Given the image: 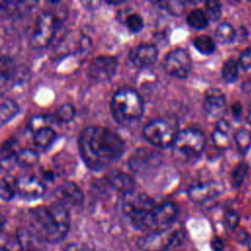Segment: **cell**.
<instances>
[{
	"label": "cell",
	"mask_w": 251,
	"mask_h": 251,
	"mask_svg": "<svg viewBox=\"0 0 251 251\" xmlns=\"http://www.w3.org/2000/svg\"><path fill=\"white\" fill-rule=\"evenodd\" d=\"M77 143L81 159L93 171L109 167L125 151L123 139L115 131L101 126L85 127L80 132Z\"/></svg>",
	"instance_id": "cell-1"
},
{
	"label": "cell",
	"mask_w": 251,
	"mask_h": 251,
	"mask_svg": "<svg viewBox=\"0 0 251 251\" xmlns=\"http://www.w3.org/2000/svg\"><path fill=\"white\" fill-rule=\"evenodd\" d=\"M32 235L46 243H57L65 238L70 229L69 210L60 203H52L33 209L28 218Z\"/></svg>",
	"instance_id": "cell-2"
},
{
	"label": "cell",
	"mask_w": 251,
	"mask_h": 251,
	"mask_svg": "<svg viewBox=\"0 0 251 251\" xmlns=\"http://www.w3.org/2000/svg\"><path fill=\"white\" fill-rule=\"evenodd\" d=\"M110 107L113 118L122 126H129L137 122L144 112L142 97L130 87L118 89L111 99Z\"/></svg>",
	"instance_id": "cell-3"
},
{
	"label": "cell",
	"mask_w": 251,
	"mask_h": 251,
	"mask_svg": "<svg viewBox=\"0 0 251 251\" xmlns=\"http://www.w3.org/2000/svg\"><path fill=\"white\" fill-rule=\"evenodd\" d=\"M178 132L177 123L173 118H158L147 123L142 130L143 137L155 147L172 146Z\"/></svg>",
	"instance_id": "cell-4"
},
{
	"label": "cell",
	"mask_w": 251,
	"mask_h": 251,
	"mask_svg": "<svg viewBox=\"0 0 251 251\" xmlns=\"http://www.w3.org/2000/svg\"><path fill=\"white\" fill-rule=\"evenodd\" d=\"M155 205V201L150 196L134 190L124 193L122 198V210L137 229L140 228Z\"/></svg>",
	"instance_id": "cell-5"
},
{
	"label": "cell",
	"mask_w": 251,
	"mask_h": 251,
	"mask_svg": "<svg viewBox=\"0 0 251 251\" xmlns=\"http://www.w3.org/2000/svg\"><path fill=\"white\" fill-rule=\"evenodd\" d=\"M59 19L52 11L41 12L34 23L29 43L35 49L47 47L54 39L58 30Z\"/></svg>",
	"instance_id": "cell-6"
},
{
	"label": "cell",
	"mask_w": 251,
	"mask_h": 251,
	"mask_svg": "<svg viewBox=\"0 0 251 251\" xmlns=\"http://www.w3.org/2000/svg\"><path fill=\"white\" fill-rule=\"evenodd\" d=\"M177 215L176 206L170 201L156 204L140 226L146 233L162 231L171 228Z\"/></svg>",
	"instance_id": "cell-7"
},
{
	"label": "cell",
	"mask_w": 251,
	"mask_h": 251,
	"mask_svg": "<svg viewBox=\"0 0 251 251\" xmlns=\"http://www.w3.org/2000/svg\"><path fill=\"white\" fill-rule=\"evenodd\" d=\"M172 146L180 155L196 157L203 152L206 146V136L198 128H184L178 130Z\"/></svg>",
	"instance_id": "cell-8"
},
{
	"label": "cell",
	"mask_w": 251,
	"mask_h": 251,
	"mask_svg": "<svg viewBox=\"0 0 251 251\" xmlns=\"http://www.w3.org/2000/svg\"><path fill=\"white\" fill-rule=\"evenodd\" d=\"M183 237L182 230L168 228L146 233L139 239L138 246L143 251H167L169 248L181 243Z\"/></svg>",
	"instance_id": "cell-9"
},
{
	"label": "cell",
	"mask_w": 251,
	"mask_h": 251,
	"mask_svg": "<svg viewBox=\"0 0 251 251\" xmlns=\"http://www.w3.org/2000/svg\"><path fill=\"white\" fill-rule=\"evenodd\" d=\"M192 60L189 53L182 49L176 48L170 51L164 59L165 71L177 78H185L190 74Z\"/></svg>",
	"instance_id": "cell-10"
},
{
	"label": "cell",
	"mask_w": 251,
	"mask_h": 251,
	"mask_svg": "<svg viewBox=\"0 0 251 251\" xmlns=\"http://www.w3.org/2000/svg\"><path fill=\"white\" fill-rule=\"evenodd\" d=\"M45 190L43 181L34 176H22L17 178V195L25 201L41 198Z\"/></svg>",
	"instance_id": "cell-11"
},
{
	"label": "cell",
	"mask_w": 251,
	"mask_h": 251,
	"mask_svg": "<svg viewBox=\"0 0 251 251\" xmlns=\"http://www.w3.org/2000/svg\"><path fill=\"white\" fill-rule=\"evenodd\" d=\"M118 68V61L112 56H99L94 58L89 67L88 75L96 81H105L114 76Z\"/></svg>",
	"instance_id": "cell-12"
},
{
	"label": "cell",
	"mask_w": 251,
	"mask_h": 251,
	"mask_svg": "<svg viewBox=\"0 0 251 251\" xmlns=\"http://www.w3.org/2000/svg\"><path fill=\"white\" fill-rule=\"evenodd\" d=\"M223 190L220 183L216 181L195 184L188 189V197L194 203L202 204L218 197Z\"/></svg>",
	"instance_id": "cell-13"
},
{
	"label": "cell",
	"mask_w": 251,
	"mask_h": 251,
	"mask_svg": "<svg viewBox=\"0 0 251 251\" xmlns=\"http://www.w3.org/2000/svg\"><path fill=\"white\" fill-rule=\"evenodd\" d=\"M128 58L136 67H147L156 62L158 58V49L153 44L142 43L133 47L129 51Z\"/></svg>",
	"instance_id": "cell-14"
},
{
	"label": "cell",
	"mask_w": 251,
	"mask_h": 251,
	"mask_svg": "<svg viewBox=\"0 0 251 251\" xmlns=\"http://www.w3.org/2000/svg\"><path fill=\"white\" fill-rule=\"evenodd\" d=\"M55 195L58 203L66 206H78L83 202V194L80 188L72 181H65L57 186Z\"/></svg>",
	"instance_id": "cell-15"
},
{
	"label": "cell",
	"mask_w": 251,
	"mask_h": 251,
	"mask_svg": "<svg viewBox=\"0 0 251 251\" xmlns=\"http://www.w3.org/2000/svg\"><path fill=\"white\" fill-rule=\"evenodd\" d=\"M203 107L209 116L221 118L226 110L225 94L218 88L208 89L204 95Z\"/></svg>",
	"instance_id": "cell-16"
},
{
	"label": "cell",
	"mask_w": 251,
	"mask_h": 251,
	"mask_svg": "<svg viewBox=\"0 0 251 251\" xmlns=\"http://www.w3.org/2000/svg\"><path fill=\"white\" fill-rule=\"evenodd\" d=\"M20 151L18 142L10 139L0 147V172H9L17 165V156Z\"/></svg>",
	"instance_id": "cell-17"
},
{
	"label": "cell",
	"mask_w": 251,
	"mask_h": 251,
	"mask_svg": "<svg viewBox=\"0 0 251 251\" xmlns=\"http://www.w3.org/2000/svg\"><path fill=\"white\" fill-rule=\"evenodd\" d=\"M17 67L8 56L0 55V91L8 88L16 81Z\"/></svg>",
	"instance_id": "cell-18"
},
{
	"label": "cell",
	"mask_w": 251,
	"mask_h": 251,
	"mask_svg": "<svg viewBox=\"0 0 251 251\" xmlns=\"http://www.w3.org/2000/svg\"><path fill=\"white\" fill-rule=\"evenodd\" d=\"M106 179L113 188L122 191L123 193L132 191L135 184L133 177L130 175L122 171L111 172L106 176Z\"/></svg>",
	"instance_id": "cell-19"
},
{
	"label": "cell",
	"mask_w": 251,
	"mask_h": 251,
	"mask_svg": "<svg viewBox=\"0 0 251 251\" xmlns=\"http://www.w3.org/2000/svg\"><path fill=\"white\" fill-rule=\"evenodd\" d=\"M20 112L18 103L10 97L0 95V126L13 120Z\"/></svg>",
	"instance_id": "cell-20"
},
{
	"label": "cell",
	"mask_w": 251,
	"mask_h": 251,
	"mask_svg": "<svg viewBox=\"0 0 251 251\" xmlns=\"http://www.w3.org/2000/svg\"><path fill=\"white\" fill-rule=\"evenodd\" d=\"M56 138V131L49 126L39 127L33 131V143L37 149L49 148Z\"/></svg>",
	"instance_id": "cell-21"
},
{
	"label": "cell",
	"mask_w": 251,
	"mask_h": 251,
	"mask_svg": "<svg viewBox=\"0 0 251 251\" xmlns=\"http://www.w3.org/2000/svg\"><path fill=\"white\" fill-rule=\"evenodd\" d=\"M155 159L156 157H154V152L141 148L140 150L136 151L134 155H132L129 164L133 171L139 172L144 168L150 167L154 163Z\"/></svg>",
	"instance_id": "cell-22"
},
{
	"label": "cell",
	"mask_w": 251,
	"mask_h": 251,
	"mask_svg": "<svg viewBox=\"0 0 251 251\" xmlns=\"http://www.w3.org/2000/svg\"><path fill=\"white\" fill-rule=\"evenodd\" d=\"M17 195V178L12 176H5L0 179V198L10 201Z\"/></svg>",
	"instance_id": "cell-23"
},
{
	"label": "cell",
	"mask_w": 251,
	"mask_h": 251,
	"mask_svg": "<svg viewBox=\"0 0 251 251\" xmlns=\"http://www.w3.org/2000/svg\"><path fill=\"white\" fill-rule=\"evenodd\" d=\"M39 161V155L36 150L30 148L20 149L17 156V165L21 168L34 167Z\"/></svg>",
	"instance_id": "cell-24"
},
{
	"label": "cell",
	"mask_w": 251,
	"mask_h": 251,
	"mask_svg": "<svg viewBox=\"0 0 251 251\" xmlns=\"http://www.w3.org/2000/svg\"><path fill=\"white\" fill-rule=\"evenodd\" d=\"M215 35L221 43L227 44L231 43L235 39L236 31L231 25L227 23H223L217 26L215 30Z\"/></svg>",
	"instance_id": "cell-25"
},
{
	"label": "cell",
	"mask_w": 251,
	"mask_h": 251,
	"mask_svg": "<svg viewBox=\"0 0 251 251\" xmlns=\"http://www.w3.org/2000/svg\"><path fill=\"white\" fill-rule=\"evenodd\" d=\"M193 46L203 55H211L216 51L215 41L208 35H200L194 38Z\"/></svg>",
	"instance_id": "cell-26"
},
{
	"label": "cell",
	"mask_w": 251,
	"mask_h": 251,
	"mask_svg": "<svg viewBox=\"0 0 251 251\" xmlns=\"http://www.w3.org/2000/svg\"><path fill=\"white\" fill-rule=\"evenodd\" d=\"M187 24L196 29H203L205 27H207V25H209V20L205 14L204 11L200 10V9H195L192 10L187 18H186Z\"/></svg>",
	"instance_id": "cell-27"
},
{
	"label": "cell",
	"mask_w": 251,
	"mask_h": 251,
	"mask_svg": "<svg viewBox=\"0 0 251 251\" xmlns=\"http://www.w3.org/2000/svg\"><path fill=\"white\" fill-rule=\"evenodd\" d=\"M238 63L234 59L226 60L222 68V76L226 82H234L238 78Z\"/></svg>",
	"instance_id": "cell-28"
},
{
	"label": "cell",
	"mask_w": 251,
	"mask_h": 251,
	"mask_svg": "<svg viewBox=\"0 0 251 251\" xmlns=\"http://www.w3.org/2000/svg\"><path fill=\"white\" fill-rule=\"evenodd\" d=\"M234 141L238 151L241 154H246L251 146V132L246 128H241L236 131Z\"/></svg>",
	"instance_id": "cell-29"
},
{
	"label": "cell",
	"mask_w": 251,
	"mask_h": 251,
	"mask_svg": "<svg viewBox=\"0 0 251 251\" xmlns=\"http://www.w3.org/2000/svg\"><path fill=\"white\" fill-rule=\"evenodd\" d=\"M75 116V107L70 103H65L58 107L55 113V118L59 122L63 123H69L71 122Z\"/></svg>",
	"instance_id": "cell-30"
},
{
	"label": "cell",
	"mask_w": 251,
	"mask_h": 251,
	"mask_svg": "<svg viewBox=\"0 0 251 251\" xmlns=\"http://www.w3.org/2000/svg\"><path fill=\"white\" fill-rule=\"evenodd\" d=\"M248 173V166L245 163H239L231 173V183L234 187H239L244 181Z\"/></svg>",
	"instance_id": "cell-31"
},
{
	"label": "cell",
	"mask_w": 251,
	"mask_h": 251,
	"mask_svg": "<svg viewBox=\"0 0 251 251\" xmlns=\"http://www.w3.org/2000/svg\"><path fill=\"white\" fill-rule=\"evenodd\" d=\"M125 24L128 30L131 32H139L144 26L143 19L138 14L127 15L125 19Z\"/></svg>",
	"instance_id": "cell-32"
},
{
	"label": "cell",
	"mask_w": 251,
	"mask_h": 251,
	"mask_svg": "<svg viewBox=\"0 0 251 251\" xmlns=\"http://www.w3.org/2000/svg\"><path fill=\"white\" fill-rule=\"evenodd\" d=\"M205 14L208 20L218 21L222 15V5L220 2L209 1L205 3Z\"/></svg>",
	"instance_id": "cell-33"
},
{
	"label": "cell",
	"mask_w": 251,
	"mask_h": 251,
	"mask_svg": "<svg viewBox=\"0 0 251 251\" xmlns=\"http://www.w3.org/2000/svg\"><path fill=\"white\" fill-rule=\"evenodd\" d=\"M213 142L219 149H227L230 146V140L227 133L215 129L212 133Z\"/></svg>",
	"instance_id": "cell-34"
},
{
	"label": "cell",
	"mask_w": 251,
	"mask_h": 251,
	"mask_svg": "<svg viewBox=\"0 0 251 251\" xmlns=\"http://www.w3.org/2000/svg\"><path fill=\"white\" fill-rule=\"evenodd\" d=\"M237 63L244 71H247L251 68V47L243 50L240 53Z\"/></svg>",
	"instance_id": "cell-35"
},
{
	"label": "cell",
	"mask_w": 251,
	"mask_h": 251,
	"mask_svg": "<svg viewBox=\"0 0 251 251\" xmlns=\"http://www.w3.org/2000/svg\"><path fill=\"white\" fill-rule=\"evenodd\" d=\"M225 220L229 227H235L239 222V217L234 211H228L225 216Z\"/></svg>",
	"instance_id": "cell-36"
},
{
	"label": "cell",
	"mask_w": 251,
	"mask_h": 251,
	"mask_svg": "<svg viewBox=\"0 0 251 251\" xmlns=\"http://www.w3.org/2000/svg\"><path fill=\"white\" fill-rule=\"evenodd\" d=\"M182 2H170L168 3V9L175 15H180L183 12Z\"/></svg>",
	"instance_id": "cell-37"
},
{
	"label": "cell",
	"mask_w": 251,
	"mask_h": 251,
	"mask_svg": "<svg viewBox=\"0 0 251 251\" xmlns=\"http://www.w3.org/2000/svg\"><path fill=\"white\" fill-rule=\"evenodd\" d=\"M215 129H218L220 131H223V132H226V133H228L229 129H230V126H229V123L224 119H221L217 122L216 124V128Z\"/></svg>",
	"instance_id": "cell-38"
},
{
	"label": "cell",
	"mask_w": 251,
	"mask_h": 251,
	"mask_svg": "<svg viewBox=\"0 0 251 251\" xmlns=\"http://www.w3.org/2000/svg\"><path fill=\"white\" fill-rule=\"evenodd\" d=\"M231 114L235 119H240V116L242 114V107L239 102H235L231 106Z\"/></svg>",
	"instance_id": "cell-39"
},
{
	"label": "cell",
	"mask_w": 251,
	"mask_h": 251,
	"mask_svg": "<svg viewBox=\"0 0 251 251\" xmlns=\"http://www.w3.org/2000/svg\"><path fill=\"white\" fill-rule=\"evenodd\" d=\"M5 224H6V219H5V217L0 214V231L4 228Z\"/></svg>",
	"instance_id": "cell-40"
},
{
	"label": "cell",
	"mask_w": 251,
	"mask_h": 251,
	"mask_svg": "<svg viewBox=\"0 0 251 251\" xmlns=\"http://www.w3.org/2000/svg\"><path fill=\"white\" fill-rule=\"evenodd\" d=\"M246 121H247L249 124H251V111L248 113V115H247V117H246Z\"/></svg>",
	"instance_id": "cell-41"
},
{
	"label": "cell",
	"mask_w": 251,
	"mask_h": 251,
	"mask_svg": "<svg viewBox=\"0 0 251 251\" xmlns=\"http://www.w3.org/2000/svg\"><path fill=\"white\" fill-rule=\"evenodd\" d=\"M0 251H10V250L5 248V247H0Z\"/></svg>",
	"instance_id": "cell-42"
},
{
	"label": "cell",
	"mask_w": 251,
	"mask_h": 251,
	"mask_svg": "<svg viewBox=\"0 0 251 251\" xmlns=\"http://www.w3.org/2000/svg\"><path fill=\"white\" fill-rule=\"evenodd\" d=\"M248 243H250V244H249V251H251V240H250Z\"/></svg>",
	"instance_id": "cell-43"
}]
</instances>
